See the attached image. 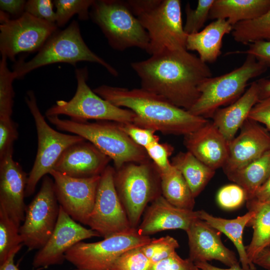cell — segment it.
Returning a JSON list of instances; mask_svg holds the SVG:
<instances>
[{
  "label": "cell",
  "mask_w": 270,
  "mask_h": 270,
  "mask_svg": "<svg viewBox=\"0 0 270 270\" xmlns=\"http://www.w3.org/2000/svg\"><path fill=\"white\" fill-rule=\"evenodd\" d=\"M130 66L141 88L186 110L198 100L202 82L212 77L207 64L186 49L165 50Z\"/></svg>",
  "instance_id": "cell-1"
},
{
  "label": "cell",
  "mask_w": 270,
  "mask_h": 270,
  "mask_svg": "<svg viewBox=\"0 0 270 270\" xmlns=\"http://www.w3.org/2000/svg\"><path fill=\"white\" fill-rule=\"evenodd\" d=\"M93 90L114 105L132 111L136 116L134 124L164 134L186 136L210 121L141 88L129 89L102 84Z\"/></svg>",
  "instance_id": "cell-2"
},
{
  "label": "cell",
  "mask_w": 270,
  "mask_h": 270,
  "mask_svg": "<svg viewBox=\"0 0 270 270\" xmlns=\"http://www.w3.org/2000/svg\"><path fill=\"white\" fill-rule=\"evenodd\" d=\"M134 14L147 32L146 52L153 55L165 50L186 49L180 0H128Z\"/></svg>",
  "instance_id": "cell-3"
},
{
  "label": "cell",
  "mask_w": 270,
  "mask_h": 270,
  "mask_svg": "<svg viewBox=\"0 0 270 270\" xmlns=\"http://www.w3.org/2000/svg\"><path fill=\"white\" fill-rule=\"evenodd\" d=\"M58 130L80 136L92 144L112 160L116 170L129 162L150 160L145 150L134 142L122 130L119 123L110 121L95 122L46 116Z\"/></svg>",
  "instance_id": "cell-4"
},
{
  "label": "cell",
  "mask_w": 270,
  "mask_h": 270,
  "mask_svg": "<svg viewBox=\"0 0 270 270\" xmlns=\"http://www.w3.org/2000/svg\"><path fill=\"white\" fill-rule=\"evenodd\" d=\"M82 61L98 64L114 76L118 74L114 67L89 48L82 38L78 22L73 20L64 30L54 32L31 60L24 62L21 58L16 62L12 71L16 79H20L45 66L64 62L76 66Z\"/></svg>",
  "instance_id": "cell-5"
},
{
  "label": "cell",
  "mask_w": 270,
  "mask_h": 270,
  "mask_svg": "<svg viewBox=\"0 0 270 270\" xmlns=\"http://www.w3.org/2000/svg\"><path fill=\"white\" fill-rule=\"evenodd\" d=\"M268 67L247 54L242 66L232 71L204 80L198 86L200 96L188 110L206 118H212L222 106L234 102L246 91L248 82L266 72Z\"/></svg>",
  "instance_id": "cell-6"
},
{
  "label": "cell",
  "mask_w": 270,
  "mask_h": 270,
  "mask_svg": "<svg viewBox=\"0 0 270 270\" xmlns=\"http://www.w3.org/2000/svg\"><path fill=\"white\" fill-rule=\"evenodd\" d=\"M90 18L100 28L114 50L123 51L136 47L146 52L150 42L148 34L127 0H94Z\"/></svg>",
  "instance_id": "cell-7"
},
{
  "label": "cell",
  "mask_w": 270,
  "mask_h": 270,
  "mask_svg": "<svg viewBox=\"0 0 270 270\" xmlns=\"http://www.w3.org/2000/svg\"><path fill=\"white\" fill-rule=\"evenodd\" d=\"M114 182L130 224L137 228L147 204L161 194L158 169L150 159L127 163L115 169Z\"/></svg>",
  "instance_id": "cell-8"
},
{
  "label": "cell",
  "mask_w": 270,
  "mask_h": 270,
  "mask_svg": "<svg viewBox=\"0 0 270 270\" xmlns=\"http://www.w3.org/2000/svg\"><path fill=\"white\" fill-rule=\"evenodd\" d=\"M75 74L77 88L74 96L69 101H57L46 110V116L62 114L78 122L95 120L120 124L133 123L136 116L132 111L114 105L91 90L87 84L86 67L76 69Z\"/></svg>",
  "instance_id": "cell-9"
},
{
  "label": "cell",
  "mask_w": 270,
  "mask_h": 270,
  "mask_svg": "<svg viewBox=\"0 0 270 270\" xmlns=\"http://www.w3.org/2000/svg\"><path fill=\"white\" fill-rule=\"evenodd\" d=\"M26 102L34 120L38 136V150L34 165L30 171L26 188V197L32 196L42 178L54 170L62 152L70 146L84 141L76 134H68L56 131L46 122L38 106L32 90H28Z\"/></svg>",
  "instance_id": "cell-10"
},
{
  "label": "cell",
  "mask_w": 270,
  "mask_h": 270,
  "mask_svg": "<svg viewBox=\"0 0 270 270\" xmlns=\"http://www.w3.org/2000/svg\"><path fill=\"white\" fill-rule=\"evenodd\" d=\"M152 238L140 234L137 228H133L99 242H80L66 253V260L80 270H110L114 262L123 253L143 246Z\"/></svg>",
  "instance_id": "cell-11"
},
{
  "label": "cell",
  "mask_w": 270,
  "mask_h": 270,
  "mask_svg": "<svg viewBox=\"0 0 270 270\" xmlns=\"http://www.w3.org/2000/svg\"><path fill=\"white\" fill-rule=\"evenodd\" d=\"M0 54L13 62L20 53L38 52L58 28L26 12L11 19L0 10Z\"/></svg>",
  "instance_id": "cell-12"
},
{
  "label": "cell",
  "mask_w": 270,
  "mask_h": 270,
  "mask_svg": "<svg viewBox=\"0 0 270 270\" xmlns=\"http://www.w3.org/2000/svg\"><path fill=\"white\" fill-rule=\"evenodd\" d=\"M59 210L54 180L46 175L40 190L26 206L24 220L19 228L24 245L29 250H40L46 244L55 228Z\"/></svg>",
  "instance_id": "cell-13"
},
{
  "label": "cell",
  "mask_w": 270,
  "mask_h": 270,
  "mask_svg": "<svg viewBox=\"0 0 270 270\" xmlns=\"http://www.w3.org/2000/svg\"><path fill=\"white\" fill-rule=\"evenodd\" d=\"M114 168L108 166L100 175L96 200L87 226L106 238L133 228L117 193Z\"/></svg>",
  "instance_id": "cell-14"
},
{
  "label": "cell",
  "mask_w": 270,
  "mask_h": 270,
  "mask_svg": "<svg viewBox=\"0 0 270 270\" xmlns=\"http://www.w3.org/2000/svg\"><path fill=\"white\" fill-rule=\"evenodd\" d=\"M49 174L53 178L59 205L74 220L87 225L94 205L101 174L78 178L54 170Z\"/></svg>",
  "instance_id": "cell-15"
},
{
  "label": "cell",
  "mask_w": 270,
  "mask_h": 270,
  "mask_svg": "<svg viewBox=\"0 0 270 270\" xmlns=\"http://www.w3.org/2000/svg\"><path fill=\"white\" fill-rule=\"evenodd\" d=\"M100 236L98 232L87 228L74 220L60 206L55 228L44 245L33 258L34 268L62 264L66 253L77 243L93 237Z\"/></svg>",
  "instance_id": "cell-16"
},
{
  "label": "cell",
  "mask_w": 270,
  "mask_h": 270,
  "mask_svg": "<svg viewBox=\"0 0 270 270\" xmlns=\"http://www.w3.org/2000/svg\"><path fill=\"white\" fill-rule=\"evenodd\" d=\"M240 134L228 142V153L222 168L226 175L244 167L270 151V133L259 123L248 118Z\"/></svg>",
  "instance_id": "cell-17"
},
{
  "label": "cell",
  "mask_w": 270,
  "mask_h": 270,
  "mask_svg": "<svg viewBox=\"0 0 270 270\" xmlns=\"http://www.w3.org/2000/svg\"><path fill=\"white\" fill-rule=\"evenodd\" d=\"M186 232L188 238V258L194 263L216 260L228 267L240 266L234 252L222 243V233L204 220H195Z\"/></svg>",
  "instance_id": "cell-18"
},
{
  "label": "cell",
  "mask_w": 270,
  "mask_h": 270,
  "mask_svg": "<svg viewBox=\"0 0 270 270\" xmlns=\"http://www.w3.org/2000/svg\"><path fill=\"white\" fill-rule=\"evenodd\" d=\"M9 152L0 160V206L20 228L24 220L28 175Z\"/></svg>",
  "instance_id": "cell-19"
},
{
  "label": "cell",
  "mask_w": 270,
  "mask_h": 270,
  "mask_svg": "<svg viewBox=\"0 0 270 270\" xmlns=\"http://www.w3.org/2000/svg\"><path fill=\"white\" fill-rule=\"evenodd\" d=\"M110 158L86 140L68 148L54 170L70 176L84 178L100 175Z\"/></svg>",
  "instance_id": "cell-20"
},
{
  "label": "cell",
  "mask_w": 270,
  "mask_h": 270,
  "mask_svg": "<svg viewBox=\"0 0 270 270\" xmlns=\"http://www.w3.org/2000/svg\"><path fill=\"white\" fill-rule=\"evenodd\" d=\"M197 218H199L198 210L174 206L160 194L147 208L137 230L140 234L144 236L168 230L180 229L186 232Z\"/></svg>",
  "instance_id": "cell-21"
},
{
  "label": "cell",
  "mask_w": 270,
  "mask_h": 270,
  "mask_svg": "<svg viewBox=\"0 0 270 270\" xmlns=\"http://www.w3.org/2000/svg\"><path fill=\"white\" fill-rule=\"evenodd\" d=\"M187 151L210 168H222L228 153V142L209 121L197 130L184 136Z\"/></svg>",
  "instance_id": "cell-22"
},
{
  "label": "cell",
  "mask_w": 270,
  "mask_h": 270,
  "mask_svg": "<svg viewBox=\"0 0 270 270\" xmlns=\"http://www.w3.org/2000/svg\"><path fill=\"white\" fill-rule=\"evenodd\" d=\"M259 100L256 81L250 84L242 95L227 106L217 110L212 118V122L229 142L234 137L253 106Z\"/></svg>",
  "instance_id": "cell-23"
},
{
  "label": "cell",
  "mask_w": 270,
  "mask_h": 270,
  "mask_svg": "<svg viewBox=\"0 0 270 270\" xmlns=\"http://www.w3.org/2000/svg\"><path fill=\"white\" fill-rule=\"evenodd\" d=\"M232 26L226 20L218 19L200 32L188 35L187 50L196 51L204 62L212 63L221 54L224 36L232 32Z\"/></svg>",
  "instance_id": "cell-24"
},
{
  "label": "cell",
  "mask_w": 270,
  "mask_h": 270,
  "mask_svg": "<svg viewBox=\"0 0 270 270\" xmlns=\"http://www.w3.org/2000/svg\"><path fill=\"white\" fill-rule=\"evenodd\" d=\"M199 218L210 226L224 234L232 242L238 251L242 268L246 270H256V267L250 262L243 242L244 228L248 226L254 218L255 212L250 210L244 215L236 218L226 219L214 216L204 210H200Z\"/></svg>",
  "instance_id": "cell-25"
},
{
  "label": "cell",
  "mask_w": 270,
  "mask_h": 270,
  "mask_svg": "<svg viewBox=\"0 0 270 270\" xmlns=\"http://www.w3.org/2000/svg\"><path fill=\"white\" fill-rule=\"evenodd\" d=\"M270 8V0H214L208 19H224L232 25L255 19Z\"/></svg>",
  "instance_id": "cell-26"
},
{
  "label": "cell",
  "mask_w": 270,
  "mask_h": 270,
  "mask_svg": "<svg viewBox=\"0 0 270 270\" xmlns=\"http://www.w3.org/2000/svg\"><path fill=\"white\" fill-rule=\"evenodd\" d=\"M246 206L248 210L255 212L248 225L253 228L252 236L249 244L246 246L248 260L255 266V259L264 250L270 247V205L246 202Z\"/></svg>",
  "instance_id": "cell-27"
},
{
  "label": "cell",
  "mask_w": 270,
  "mask_h": 270,
  "mask_svg": "<svg viewBox=\"0 0 270 270\" xmlns=\"http://www.w3.org/2000/svg\"><path fill=\"white\" fill-rule=\"evenodd\" d=\"M171 164L182 174L194 198L203 190L216 172L188 151L178 153L172 158Z\"/></svg>",
  "instance_id": "cell-28"
},
{
  "label": "cell",
  "mask_w": 270,
  "mask_h": 270,
  "mask_svg": "<svg viewBox=\"0 0 270 270\" xmlns=\"http://www.w3.org/2000/svg\"><path fill=\"white\" fill-rule=\"evenodd\" d=\"M226 176L228 180L244 189L246 194V201L252 200L256 192L270 176V151Z\"/></svg>",
  "instance_id": "cell-29"
},
{
  "label": "cell",
  "mask_w": 270,
  "mask_h": 270,
  "mask_svg": "<svg viewBox=\"0 0 270 270\" xmlns=\"http://www.w3.org/2000/svg\"><path fill=\"white\" fill-rule=\"evenodd\" d=\"M159 174L162 195L165 199L177 208L193 210L195 198L180 172L172 165L168 171Z\"/></svg>",
  "instance_id": "cell-30"
},
{
  "label": "cell",
  "mask_w": 270,
  "mask_h": 270,
  "mask_svg": "<svg viewBox=\"0 0 270 270\" xmlns=\"http://www.w3.org/2000/svg\"><path fill=\"white\" fill-rule=\"evenodd\" d=\"M231 33L235 41L245 44L270 40V8L255 19L236 24Z\"/></svg>",
  "instance_id": "cell-31"
},
{
  "label": "cell",
  "mask_w": 270,
  "mask_h": 270,
  "mask_svg": "<svg viewBox=\"0 0 270 270\" xmlns=\"http://www.w3.org/2000/svg\"><path fill=\"white\" fill-rule=\"evenodd\" d=\"M24 245L18 228L0 206V264L14 249Z\"/></svg>",
  "instance_id": "cell-32"
},
{
  "label": "cell",
  "mask_w": 270,
  "mask_h": 270,
  "mask_svg": "<svg viewBox=\"0 0 270 270\" xmlns=\"http://www.w3.org/2000/svg\"><path fill=\"white\" fill-rule=\"evenodd\" d=\"M94 0H54L56 8V24L58 27L64 26L71 18L78 14L80 20H87L90 18L89 10Z\"/></svg>",
  "instance_id": "cell-33"
},
{
  "label": "cell",
  "mask_w": 270,
  "mask_h": 270,
  "mask_svg": "<svg viewBox=\"0 0 270 270\" xmlns=\"http://www.w3.org/2000/svg\"><path fill=\"white\" fill-rule=\"evenodd\" d=\"M7 59L2 56L0 61V118H11L12 112L14 96L12 82L16 76L8 68Z\"/></svg>",
  "instance_id": "cell-34"
},
{
  "label": "cell",
  "mask_w": 270,
  "mask_h": 270,
  "mask_svg": "<svg viewBox=\"0 0 270 270\" xmlns=\"http://www.w3.org/2000/svg\"><path fill=\"white\" fill-rule=\"evenodd\" d=\"M214 0H198L196 8H192L189 3L185 6L186 20L184 30L187 35L200 30L208 19L210 8Z\"/></svg>",
  "instance_id": "cell-35"
},
{
  "label": "cell",
  "mask_w": 270,
  "mask_h": 270,
  "mask_svg": "<svg viewBox=\"0 0 270 270\" xmlns=\"http://www.w3.org/2000/svg\"><path fill=\"white\" fill-rule=\"evenodd\" d=\"M179 246L176 240L166 236L158 239L153 238L142 248L144 255L154 264L170 256Z\"/></svg>",
  "instance_id": "cell-36"
},
{
  "label": "cell",
  "mask_w": 270,
  "mask_h": 270,
  "mask_svg": "<svg viewBox=\"0 0 270 270\" xmlns=\"http://www.w3.org/2000/svg\"><path fill=\"white\" fill-rule=\"evenodd\" d=\"M142 246L123 253L114 262L110 270H150L152 264L144 254Z\"/></svg>",
  "instance_id": "cell-37"
},
{
  "label": "cell",
  "mask_w": 270,
  "mask_h": 270,
  "mask_svg": "<svg viewBox=\"0 0 270 270\" xmlns=\"http://www.w3.org/2000/svg\"><path fill=\"white\" fill-rule=\"evenodd\" d=\"M246 194L244 189L236 184H229L222 187L216 195L219 206L226 210H232L242 206L246 201Z\"/></svg>",
  "instance_id": "cell-38"
},
{
  "label": "cell",
  "mask_w": 270,
  "mask_h": 270,
  "mask_svg": "<svg viewBox=\"0 0 270 270\" xmlns=\"http://www.w3.org/2000/svg\"><path fill=\"white\" fill-rule=\"evenodd\" d=\"M145 150L159 174L168 171L172 167L169 158L174 152V148L170 144L158 141L148 146Z\"/></svg>",
  "instance_id": "cell-39"
},
{
  "label": "cell",
  "mask_w": 270,
  "mask_h": 270,
  "mask_svg": "<svg viewBox=\"0 0 270 270\" xmlns=\"http://www.w3.org/2000/svg\"><path fill=\"white\" fill-rule=\"evenodd\" d=\"M18 136L17 126L12 118H0V160L13 152V144Z\"/></svg>",
  "instance_id": "cell-40"
},
{
  "label": "cell",
  "mask_w": 270,
  "mask_h": 270,
  "mask_svg": "<svg viewBox=\"0 0 270 270\" xmlns=\"http://www.w3.org/2000/svg\"><path fill=\"white\" fill-rule=\"evenodd\" d=\"M119 124L122 130L131 140L144 150L152 144L160 141V137L156 134V132L152 130L140 127L133 123Z\"/></svg>",
  "instance_id": "cell-41"
},
{
  "label": "cell",
  "mask_w": 270,
  "mask_h": 270,
  "mask_svg": "<svg viewBox=\"0 0 270 270\" xmlns=\"http://www.w3.org/2000/svg\"><path fill=\"white\" fill-rule=\"evenodd\" d=\"M54 2L50 0H28L24 12L36 18L56 24V14Z\"/></svg>",
  "instance_id": "cell-42"
},
{
  "label": "cell",
  "mask_w": 270,
  "mask_h": 270,
  "mask_svg": "<svg viewBox=\"0 0 270 270\" xmlns=\"http://www.w3.org/2000/svg\"><path fill=\"white\" fill-rule=\"evenodd\" d=\"M150 270H200L189 258H182L176 252L167 258L152 264Z\"/></svg>",
  "instance_id": "cell-43"
},
{
  "label": "cell",
  "mask_w": 270,
  "mask_h": 270,
  "mask_svg": "<svg viewBox=\"0 0 270 270\" xmlns=\"http://www.w3.org/2000/svg\"><path fill=\"white\" fill-rule=\"evenodd\" d=\"M248 118L264 124L270 132V98L259 100L252 108Z\"/></svg>",
  "instance_id": "cell-44"
},
{
  "label": "cell",
  "mask_w": 270,
  "mask_h": 270,
  "mask_svg": "<svg viewBox=\"0 0 270 270\" xmlns=\"http://www.w3.org/2000/svg\"><path fill=\"white\" fill-rule=\"evenodd\" d=\"M248 48L246 51L236 52L234 53L252 55L258 61L270 68V40L258 41L250 44Z\"/></svg>",
  "instance_id": "cell-45"
},
{
  "label": "cell",
  "mask_w": 270,
  "mask_h": 270,
  "mask_svg": "<svg viewBox=\"0 0 270 270\" xmlns=\"http://www.w3.org/2000/svg\"><path fill=\"white\" fill-rule=\"evenodd\" d=\"M26 2L24 0H0V10L20 17L25 12Z\"/></svg>",
  "instance_id": "cell-46"
},
{
  "label": "cell",
  "mask_w": 270,
  "mask_h": 270,
  "mask_svg": "<svg viewBox=\"0 0 270 270\" xmlns=\"http://www.w3.org/2000/svg\"><path fill=\"white\" fill-rule=\"evenodd\" d=\"M270 197V176L256 192L254 198L246 202L263 203Z\"/></svg>",
  "instance_id": "cell-47"
},
{
  "label": "cell",
  "mask_w": 270,
  "mask_h": 270,
  "mask_svg": "<svg viewBox=\"0 0 270 270\" xmlns=\"http://www.w3.org/2000/svg\"><path fill=\"white\" fill-rule=\"evenodd\" d=\"M254 264L270 270V248L264 250L254 261Z\"/></svg>",
  "instance_id": "cell-48"
},
{
  "label": "cell",
  "mask_w": 270,
  "mask_h": 270,
  "mask_svg": "<svg viewBox=\"0 0 270 270\" xmlns=\"http://www.w3.org/2000/svg\"><path fill=\"white\" fill-rule=\"evenodd\" d=\"M259 100L270 98V80L262 78L256 80Z\"/></svg>",
  "instance_id": "cell-49"
},
{
  "label": "cell",
  "mask_w": 270,
  "mask_h": 270,
  "mask_svg": "<svg viewBox=\"0 0 270 270\" xmlns=\"http://www.w3.org/2000/svg\"><path fill=\"white\" fill-rule=\"evenodd\" d=\"M22 246H19L12 250L6 260L0 264V270H20L14 264V259L16 254L20 251Z\"/></svg>",
  "instance_id": "cell-50"
},
{
  "label": "cell",
  "mask_w": 270,
  "mask_h": 270,
  "mask_svg": "<svg viewBox=\"0 0 270 270\" xmlns=\"http://www.w3.org/2000/svg\"><path fill=\"white\" fill-rule=\"evenodd\" d=\"M195 264L200 270H246L240 266L222 268L212 266L208 262H198Z\"/></svg>",
  "instance_id": "cell-51"
},
{
  "label": "cell",
  "mask_w": 270,
  "mask_h": 270,
  "mask_svg": "<svg viewBox=\"0 0 270 270\" xmlns=\"http://www.w3.org/2000/svg\"><path fill=\"white\" fill-rule=\"evenodd\" d=\"M263 203H265V204L270 205V197L266 202H264Z\"/></svg>",
  "instance_id": "cell-52"
},
{
  "label": "cell",
  "mask_w": 270,
  "mask_h": 270,
  "mask_svg": "<svg viewBox=\"0 0 270 270\" xmlns=\"http://www.w3.org/2000/svg\"><path fill=\"white\" fill-rule=\"evenodd\" d=\"M74 270H80V269L76 268Z\"/></svg>",
  "instance_id": "cell-53"
},
{
  "label": "cell",
  "mask_w": 270,
  "mask_h": 270,
  "mask_svg": "<svg viewBox=\"0 0 270 270\" xmlns=\"http://www.w3.org/2000/svg\"></svg>",
  "instance_id": "cell-54"
}]
</instances>
